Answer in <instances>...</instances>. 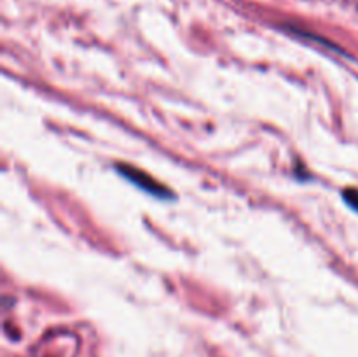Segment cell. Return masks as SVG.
<instances>
[{
  "label": "cell",
  "instance_id": "6da1fadb",
  "mask_svg": "<svg viewBox=\"0 0 358 357\" xmlns=\"http://www.w3.org/2000/svg\"><path fill=\"white\" fill-rule=\"evenodd\" d=\"M115 170H117L119 174L126 178V181H129L131 184H135L136 188L142 189V191L149 192V195H154V196H157V198H164V200L173 196L171 195L170 189L164 188L161 182H157L156 178H152L150 175H147L145 172L135 168L133 164L119 163L117 167H115Z\"/></svg>",
  "mask_w": 358,
  "mask_h": 357
},
{
  "label": "cell",
  "instance_id": "7a4b0ae2",
  "mask_svg": "<svg viewBox=\"0 0 358 357\" xmlns=\"http://www.w3.org/2000/svg\"><path fill=\"white\" fill-rule=\"evenodd\" d=\"M343 198H345V202L348 203L353 210L358 212V189H345V191H343Z\"/></svg>",
  "mask_w": 358,
  "mask_h": 357
}]
</instances>
